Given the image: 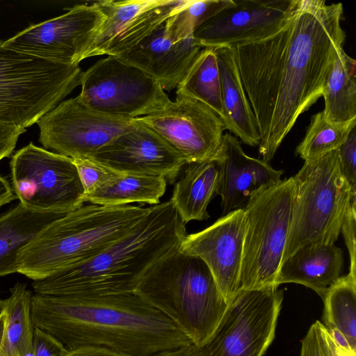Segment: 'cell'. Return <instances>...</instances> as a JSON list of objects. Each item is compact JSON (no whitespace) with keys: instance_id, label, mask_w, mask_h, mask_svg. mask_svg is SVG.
<instances>
[{"instance_id":"obj_23","label":"cell","mask_w":356,"mask_h":356,"mask_svg":"<svg viewBox=\"0 0 356 356\" xmlns=\"http://www.w3.org/2000/svg\"><path fill=\"white\" fill-rule=\"evenodd\" d=\"M219 176V168L213 159L186 163L183 166L170 200L184 224L209 218L207 208L218 195Z\"/></svg>"},{"instance_id":"obj_32","label":"cell","mask_w":356,"mask_h":356,"mask_svg":"<svg viewBox=\"0 0 356 356\" xmlns=\"http://www.w3.org/2000/svg\"><path fill=\"white\" fill-rule=\"evenodd\" d=\"M73 161L84 190V197L119 175L88 159H74Z\"/></svg>"},{"instance_id":"obj_16","label":"cell","mask_w":356,"mask_h":356,"mask_svg":"<svg viewBox=\"0 0 356 356\" xmlns=\"http://www.w3.org/2000/svg\"><path fill=\"white\" fill-rule=\"evenodd\" d=\"M88 159L119 174L163 177L173 184L186 163L182 155L139 118L135 127Z\"/></svg>"},{"instance_id":"obj_10","label":"cell","mask_w":356,"mask_h":356,"mask_svg":"<svg viewBox=\"0 0 356 356\" xmlns=\"http://www.w3.org/2000/svg\"><path fill=\"white\" fill-rule=\"evenodd\" d=\"M284 298L277 289H240L198 356H263L273 342Z\"/></svg>"},{"instance_id":"obj_41","label":"cell","mask_w":356,"mask_h":356,"mask_svg":"<svg viewBox=\"0 0 356 356\" xmlns=\"http://www.w3.org/2000/svg\"><path fill=\"white\" fill-rule=\"evenodd\" d=\"M331 356H356V351L338 345L330 335Z\"/></svg>"},{"instance_id":"obj_36","label":"cell","mask_w":356,"mask_h":356,"mask_svg":"<svg viewBox=\"0 0 356 356\" xmlns=\"http://www.w3.org/2000/svg\"><path fill=\"white\" fill-rule=\"evenodd\" d=\"M68 351L48 333L35 327L33 335L34 356H66Z\"/></svg>"},{"instance_id":"obj_14","label":"cell","mask_w":356,"mask_h":356,"mask_svg":"<svg viewBox=\"0 0 356 356\" xmlns=\"http://www.w3.org/2000/svg\"><path fill=\"white\" fill-rule=\"evenodd\" d=\"M185 0L98 1L105 19L82 57L121 56L165 23Z\"/></svg>"},{"instance_id":"obj_35","label":"cell","mask_w":356,"mask_h":356,"mask_svg":"<svg viewBox=\"0 0 356 356\" xmlns=\"http://www.w3.org/2000/svg\"><path fill=\"white\" fill-rule=\"evenodd\" d=\"M356 200H353L347 211L341 232L344 237L345 243L350 257L349 273L356 275Z\"/></svg>"},{"instance_id":"obj_5","label":"cell","mask_w":356,"mask_h":356,"mask_svg":"<svg viewBox=\"0 0 356 356\" xmlns=\"http://www.w3.org/2000/svg\"><path fill=\"white\" fill-rule=\"evenodd\" d=\"M179 245L147 270L134 292L200 347L213 333L228 302L206 264Z\"/></svg>"},{"instance_id":"obj_19","label":"cell","mask_w":356,"mask_h":356,"mask_svg":"<svg viewBox=\"0 0 356 356\" xmlns=\"http://www.w3.org/2000/svg\"><path fill=\"white\" fill-rule=\"evenodd\" d=\"M220 172L217 195L221 198L222 216L243 209L251 197L281 179L282 170L247 155L236 137L225 133L214 156Z\"/></svg>"},{"instance_id":"obj_29","label":"cell","mask_w":356,"mask_h":356,"mask_svg":"<svg viewBox=\"0 0 356 356\" xmlns=\"http://www.w3.org/2000/svg\"><path fill=\"white\" fill-rule=\"evenodd\" d=\"M176 88V97L198 100L223 120L221 84L215 47L201 49Z\"/></svg>"},{"instance_id":"obj_6","label":"cell","mask_w":356,"mask_h":356,"mask_svg":"<svg viewBox=\"0 0 356 356\" xmlns=\"http://www.w3.org/2000/svg\"><path fill=\"white\" fill-rule=\"evenodd\" d=\"M293 180L283 261L305 246L334 244L351 202L356 200V193L341 172L337 150L305 161Z\"/></svg>"},{"instance_id":"obj_24","label":"cell","mask_w":356,"mask_h":356,"mask_svg":"<svg viewBox=\"0 0 356 356\" xmlns=\"http://www.w3.org/2000/svg\"><path fill=\"white\" fill-rule=\"evenodd\" d=\"M65 213H40L19 203L0 216V277L17 273L18 257L44 227Z\"/></svg>"},{"instance_id":"obj_22","label":"cell","mask_w":356,"mask_h":356,"mask_svg":"<svg viewBox=\"0 0 356 356\" xmlns=\"http://www.w3.org/2000/svg\"><path fill=\"white\" fill-rule=\"evenodd\" d=\"M222 92L223 122L226 129L243 143L258 146L257 121L244 90L232 47H215Z\"/></svg>"},{"instance_id":"obj_18","label":"cell","mask_w":356,"mask_h":356,"mask_svg":"<svg viewBox=\"0 0 356 356\" xmlns=\"http://www.w3.org/2000/svg\"><path fill=\"white\" fill-rule=\"evenodd\" d=\"M294 0H234L193 33L202 47L229 46L262 38L287 18Z\"/></svg>"},{"instance_id":"obj_3","label":"cell","mask_w":356,"mask_h":356,"mask_svg":"<svg viewBox=\"0 0 356 356\" xmlns=\"http://www.w3.org/2000/svg\"><path fill=\"white\" fill-rule=\"evenodd\" d=\"M170 199L151 206L128 234L89 259L35 280V293L83 296L134 292L147 270L186 235Z\"/></svg>"},{"instance_id":"obj_21","label":"cell","mask_w":356,"mask_h":356,"mask_svg":"<svg viewBox=\"0 0 356 356\" xmlns=\"http://www.w3.org/2000/svg\"><path fill=\"white\" fill-rule=\"evenodd\" d=\"M343 266V251L334 244L305 246L282 261L275 284H302L323 298L341 277Z\"/></svg>"},{"instance_id":"obj_1","label":"cell","mask_w":356,"mask_h":356,"mask_svg":"<svg viewBox=\"0 0 356 356\" xmlns=\"http://www.w3.org/2000/svg\"><path fill=\"white\" fill-rule=\"evenodd\" d=\"M341 3L294 0L269 35L232 46L260 136L259 154L270 161L298 118L322 97L337 54L343 48Z\"/></svg>"},{"instance_id":"obj_4","label":"cell","mask_w":356,"mask_h":356,"mask_svg":"<svg viewBox=\"0 0 356 356\" xmlns=\"http://www.w3.org/2000/svg\"><path fill=\"white\" fill-rule=\"evenodd\" d=\"M150 209L83 204L51 222L20 251L17 273L35 281L82 263L128 234Z\"/></svg>"},{"instance_id":"obj_26","label":"cell","mask_w":356,"mask_h":356,"mask_svg":"<svg viewBox=\"0 0 356 356\" xmlns=\"http://www.w3.org/2000/svg\"><path fill=\"white\" fill-rule=\"evenodd\" d=\"M356 61L339 49L322 91L325 118L335 123L356 119Z\"/></svg>"},{"instance_id":"obj_9","label":"cell","mask_w":356,"mask_h":356,"mask_svg":"<svg viewBox=\"0 0 356 356\" xmlns=\"http://www.w3.org/2000/svg\"><path fill=\"white\" fill-rule=\"evenodd\" d=\"M12 189L31 211L67 213L84 204V190L72 158L30 143L10 161Z\"/></svg>"},{"instance_id":"obj_17","label":"cell","mask_w":356,"mask_h":356,"mask_svg":"<svg viewBox=\"0 0 356 356\" xmlns=\"http://www.w3.org/2000/svg\"><path fill=\"white\" fill-rule=\"evenodd\" d=\"M245 232V213L238 209L202 231L186 234L179 245L206 264L227 302L240 290Z\"/></svg>"},{"instance_id":"obj_15","label":"cell","mask_w":356,"mask_h":356,"mask_svg":"<svg viewBox=\"0 0 356 356\" xmlns=\"http://www.w3.org/2000/svg\"><path fill=\"white\" fill-rule=\"evenodd\" d=\"M139 120L163 137L186 163L213 159L226 129L211 108L186 97H176L162 110Z\"/></svg>"},{"instance_id":"obj_42","label":"cell","mask_w":356,"mask_h":356,"mask_svg":"<svg viewBox=\"0 0 356 356\" xmlns=\"http://www.w3.org/2000/svg\"><path fill=\"white\" fill-rule=\"evenodd\" d=\"M7 322V314L5 309L0 314V349L3 343Z\"/></svg>"},{"instance_id":"obj_28","label":"cell","mask_w":356,"mask_h":356,"mask_svg":"<svg viewBox=\"0 0 356 356\" xmlns=\"http://www.w3.org/2000/svg\"><path fill=\"white\" fill-rule=\"evenodd\" d=\"M10 291L4 308L7 322L0 356H34L32 293L25 284L19 282Z\"/></svg>"},{"instance_id":"obj_34","label":"cell","mask_w":356,"mask_h":356,"mask_svg":"<svg viewBox=\"0 0 356 356\" xmlns=\"http://www.w3.org/2000/svg\"><path fill=\"white\" fill-rule=\"evenodd\" d=\"M341 172L356 193V127L352 128L346 139L337 149Z\"/></svg>"},{"instance_id":"obj_8","label":"cell","mask_w":356,"mask_h":356,"mask_svg":"<svg viewBox=\"0 0 356 356\" xmlns=\"http://www.w3.org/2000/svg\"><path fill=\"white\" fill-rule=\"evenodd\" d=\"M293 177L280 179L254 195L243 209L245 232L240 289H277L289 232Z\"/></svg>"},{"instance_id":"obj_25","label":"cell","mask_w":356,"mask_h":356,"mask_svg":"<svg viewBox=\"0 0 356 356\" xmlns=\"http://www.w3.org/2000/svg\"><path fill=\"white\" fill-rule=\"evenodd\" d=\"M322 299V323L330 335L338 345L356 351V275L341 276Z\"/></svg>"},{"instance_id":"obj_37","label":"cell","mask_w":356,"mask_h":356,"mask_svg":"<svg viewBox=\"0 0 356 356\" xmlns=\"http://www.w3.org/2000/svg\"><path fill=\"white\" fill-rule=\"evenodd\" d=\"M26 129L0 127V161L12 154L19 136Z\"/></svg>"},{"instance_id":"obj_38","label":"cell","mask_w":356,"mask_h":356,"mask_svg":"<svg viewBox=\"0 0 356 356\" xmlns=\"http://www.w3.org/2000/svg\"><path fill=\"white\" fill-rule=\"evenodd\" d=\"M66 356H129L102 347L87 346L68 351Z\"/></svg>"},{"instance_id":"obj_7","label":"cell","mask_w":356,"mask_h":356,"mask_svg":"<svg viewBox=\"0 0 356 356\" xmlns=\"http://www.w3.org/2000/svg\"><path fill=\"white\" fill-rule=\"evenodd\" d=\"M79 65L54 63L0 41V127L26 129L81 84Z\"/></svg>"},{"instance_id":"obj_40","label":"cell","mask_w":356,"mask_h":356,"mask_svg":"<svg viewBox=\"0 0 356 356\" xmlns=\"http://www.w3.org/2000/svg\"><path fill=\"white\" fill-rule=\"evenodd\" d=\"M152 356H198L193 344L163 351Z\"/></svg>"},{"instance_id":"obj_12","label":"cell","mask_w":356,"mask_h":356,"mask_svg":"<svg viewBox=\"0 0 356 356\" xmlns=\"http://www.w3.org/2000/svg\"><path fill=\"white\" fill-rule=\"evenodd\" d=\"M138 118L101 113L88 107L79 95L61 102L36 122L39 141L51 152L88 159L118 136L131 130Z\"/></svg>"},{"instance_id":"obj_2","label":"cell","mask_w":356,"mask_h":356,"mask_svg":"<svg viewBox=\"0 0 356 356\" xmlns=\"http://www.w3.org/2000/svg\"><path fill=\"white\" fill-rule=\"evenodd\" d=\"M34 327L67 351L102 347L129 356H152L192 344L166 316L135 292L31 298Z\"/></svg>"},{"instance_id":"obj_43","label":"cell","mask_w":356,"mask_h":356,"mask_svg":"<svg viewBox=\"0 0 356 356\" xmlns=\"http://www.w3.org/2000/svg\"><path fill=\"white\" fill-rule=\"evenodd\" d=\"M6 303V299L2 300L0 298V314L4 310Z\"/></svg>"},{"instance_id":"obj_39","label":"cell","mask_w":356,"mask_h":356,"mask_svg":"<svg viewBox=\"0 0 356 356\" xmlns=\"http://www.w3.org/2000/svg\"><path fill=\"white\" fill-rule=\"evenodd\" d=\"M16 199L11 185L3 177L0 175V208Z\"/></svg>"},{"instance_id":"obj_27","label":"cell","mask_w":356,"mask_h":356,"mask_svg":"<svg viewBox=\"0 0 356 356\" xmlns=\"http://www.w3.org/2000/svg\"><path fill=\"white\" fill-rule=\"evenodd\" d=\"M167 181L161 177L119 174L93 193L84 202L104 206L145 203L156 205L165 194Z\"/></svg>"},{"instance_id":"obj_31","label":"cell","mask_w":356,"mask_h":356,"mask_svg":"<svg viewBox=\"0 0 356 356\" xmlns=\"http://www.w3.org/2000/svg\"><path fill=\"white\" fill-rule=\"evenodd\" d=\"M234 0H185L165 23V35L172 44L193 36L211 17L231 6Z\"/></svg>"},{"instance_id":"obj_33","label":"cell","mask_w":356,"mask_h":356,"mask_svg":"<svg viewBox=\"0 0 356 356\" xmlns=\"http://www.w3.org/2000/svg\"><path fill=\"white\" fill-rule=\"evenodd\" d=\"M300 356H331L330 334L319 321L311 325L302 339Z\"/></svg>"},{"instance_id":"obj_20","label":"cell","mask_w":356,"mask_h":356,"mask_svg":"<svg viewBox=\"0 0 356 356\" xmlns=\"http://www.w3.org/2000/svg\"><path fill=\"white\" fill-rule=\"evenodd\" d=\"M202 48L193 36L172 44L165 37L164 24L138 46L116 57L154 79L164 91H171Z\"/></svg>"},{"instance_id":"obj_11","label":"cell","mask_w":356,"mask_h":356,"mask_svg":"<svg viewBox=\"0 0 356 356\" xmlns=\"http://www.w3.org/2000/svg\"><path fill=\"white\" fill-rule=\"evenodd\" d=\"M80 85L79 97L83 104L112 116L139 118L172 102L154 79L113 56L99 60L83 72Z\"/></svg>"},{"instance_id":"obj_13","label":"cell","mask_w":356,"mask_h":356,"mask_svg":"<svg viewBox=\"0 0 356 356\" xmlns=\"http://www.w3.org/2000/svg\"><path fill=\"white\" fill-rule=\"evenodd\" d=\"M105 16L93 3L76 4L3 40L10 49L54 63L79 65Z\"/></svg>"},{"instance_id":"obj_30","label":"cell","mask_w":356,"mask_h":356,"mask_svg":"<svg viewBox=\"0 0 356 356\" xmlns=\"http://www.w3.org/2000/svg\"><path fill=\"white\" fill-rule=\"evenodd\" d=\"M355 125L356 119L346 123H335L328 120L323 111L318 112L312 115L296 154L308 161L337 150Z\"/></svg>"}]
</instances>
